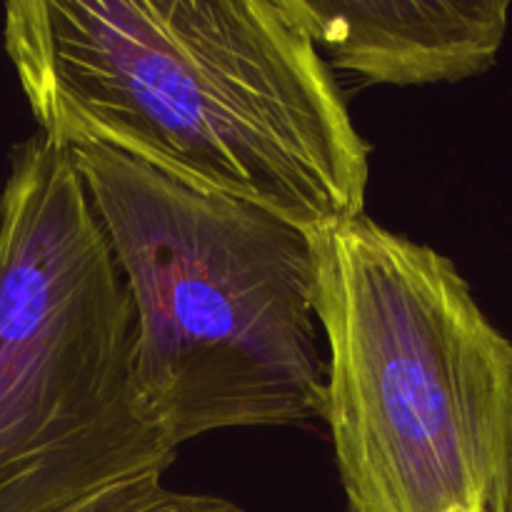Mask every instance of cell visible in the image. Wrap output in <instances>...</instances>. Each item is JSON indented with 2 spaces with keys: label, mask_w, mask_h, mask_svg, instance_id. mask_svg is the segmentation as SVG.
<instances>
[{
  "label": "cell",
  "mask_w": 512,
  "mask_h": 512,
  "mask_svg": "<svg viewBox=\"0 0 512 512\" xmlns=\"http://www.w3.org/2000/svg\"><path fill=\"white\" fill-rule=\"evenodd\" d=\"M40 133L103 145L303 233L365 213L370 148L300 0H13Z\"/></svg>",
  "instance_id": "6da1fadb"
},
{
  "label": "cell",
  "mask_w": 512,
  "mask_h": 512,
  "mask_svg": "<svg viewBox=\"0 0 512 512\" xmlns=\"http://www.w3.org/2000/svg\"><path fill=\"white\" fill-rule=\"evenodd\" d=\"M158 512H245L235 503L225 498H215V495H193V493H178L170 490L165 503L160 505Z\"/></svg>",
  "instance_id": "52a82bcc"
},
{
  "label": "cell",
  "mask_w": 512,
  "mask_h": 512,
  "mask_svg": "<svg viewBox=\"0 0 512 512\" xmlns=\"http://www.w3.org/2000/svg\"><path fill=\"white\" fill-rule=\"evenodd\" d=\"M505 512H512V455H510V475H508V498H505Z\"/></svg>",
  "instance_id": "ba28073f"
},
{
  "label": "cell",
  "mask_w": 512,
  "mask_h": 512,
  "mask_svg": "<svg viewBox=\"0 0 512 512\" xmlns=\"http://www.w3.org/2000/svg\"><path fill=\"white\" fill-rule=\"evenodd\" d=\"M170 490L163 485V478H140L133 483L113 485L108 490L78 500L60 512H158Z\"/></svg>",
  "instance_id": "8992f818"
},
{
  "label": "cell",
  "mask_w": 512,
  "mask_h": 512,
  "mask_svg": "<svg viewBox=\"0 0 512 512\" xmlns=\"http://www.w3.org/2000/svg\"><path fill=\"white\" fill-rule=\"evenodd\" d=\"M310 238L348 512H505L512 343L458 265L365 213Z\"/></svg>",
  "instance_id": "3957f363"
},
{
  "label": "cell",
  "mask_w": 512,
  "mask_h": 512,
  "mask_svg": "<svg viewBox=\"0 0 512 512\" xmlns=\"http://www.w3.org/2000/svg\"><path fill=\"white\" fill-rule=\"evenodd\" d=\"M335 75L370 85L460 83L490 70L508 0H300Z\"/></svg>",
  "instance_id": "5b68a950"
},
{
  "label": "cell",
  "mask_w": 512,
  "mask_h": 512,
  "mask_svg": "<svg viewBox=\"0 0 512 512\" xmlns=\"http://www.w3.org/2000/svg\"><path fill=\"white\" fill-rule=\"evenodd\" d=\"M135 335L73 155L38 130L0 193V512H60L175 463L140 400Z\"/></svg>",
  "instance_id": "277c9868"
},
{
  "label": "cell",
  "mask_w": 512,
  "mask_h": 512,
  "mask_svg": "<svg viewBox=\"0 0 512 512\" xmlns=\"http://www.w3.org/2000/svg\"><path fill=\"white\" fill-rule=\"evenodd\" d=\"M68 150L128 283L135 380L168 443L323 420L313 238L103 145Z\"/></svg>",
  "instance_id": "7a4b0ae2"
}]
</instances>
